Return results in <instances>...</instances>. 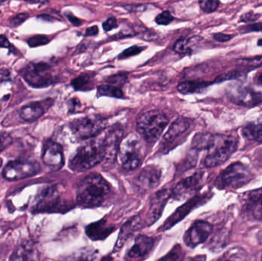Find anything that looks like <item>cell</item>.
Here are the masks:
<instances>
[{
    "label": "cell",
    "mask_w": 262,
    "mask_h": 261,
    "mask_svg": "<svg viewBox=\"0 0 262 261\" xmlns=\"http://www.w3.org/2000/svg\"><path fill=\"white\" fill-rule=\"evenodd\" d=\"M105 159L103 136L84 143L69 161V168L73 171L84 172L96 167Z\"/></svg>",
    "instance_id": "2"
},
{
    "label": "cell",
    "mask_w": 262,
    "mask_h": 261,
    "mask_svg": "<svg viewBox=\"0 0 262 261\" xmlns=\"http://www.w3.org/2000/svg\"><path fill=\"white\" fill-rule=\"evenodd\" d=\"M141 138L135 133H130L123 138L118 150V156L124 170H134L141 164L142 155Z\"/></svg>",
    "instance_id": "5"
},
{
    "label": "cell",
    "mask_w": 262,
    "mask_h": 261,
    "mask_svg": "<svg viewBox=\"0 0 262 261\" xmlns=\"http://www.w3.org/2000/svg\"><path fill=\"white\" fill-rule=\"evenodd\" d=\"M203 176H204V173L203 172H197L192 176L180 181L174 187L171 196L177 201L187 199L201 186Z\"/></svg>",
    "instance_id": "13"
},
{
    "label": "cell",
    "mask_w": 262,
    "mask_h": 261,
    "mask_svg": "<svg viewBox=\"0 0 262 261\" xmlns=\"http://www.w3.org/2000/svg\"><path fill=\"white\" fill-rule=\"evenodd\" d=\"M51 68L52 67L45 61L30 62L20 70V75L31 87L43 88L56 81V78L51 73Z\"/></svg>",
    "instance_id": "7"
},
{
    "label": "cell",
    "mask_w": 262,
    "mask_h": 261,
    "mask_svg": "<svg viewBox=\"0 0 262 261\" xmlns=\"http://www.w3.org/2000/svg\"><path fill=\"white\" fill-rule=\"evenodd\" d=\"M238 145V139L234 136L212 135L203 162L204 167L213 168L224 163L236 151Z\"/></svg>",
    "instance_id": "3"
},
{
    "label": "cell",
    "mask_w": 262,
    "mask_h": 261,
    "mask_svg": "<svg viewBox=\"0 0 262 261\" xmlns=\"http://www.w3.org/2000/svg\"><path fill=\"white\" fill-rule=\"evenodd\" d=\"M111 194L108 182L98 173H92L80 182L77 190V202L83 206L103 205Z\"/></svg>",
    "instance_id": "1"
},
{
    "label": "cell",
    "mask_w": 262,
    "mask_h": 261,
    "mask_svg": "<svg viewBox=\"0 0 262 261\" xmlns=\"http://www.w3.org/2000/svg\"><path fill=\"white\" fill-rule=\"evenodd\" d=\"M155 240L146 235H140L135 239L134 245L126 253L125 261H143L146 260L154 250Z\"/></svg>",
    "instance_id": "12"
},
{
    "label": "cell",
    "mask_w": 262,
    "mask_h": 261,
    "mask_svg": "<svg viewBox=\"0 0 262 261\" xmlns=\"http://www.w3.org/2000/svg\"><path fill=\"white\" fill-rule=\"evenodd\" d=\"M258 242H259L260 243L262 244V231H260V232L258 233Z\"/></svg>",
    "instance_id": "52"
},
{
    "label": "cell",
    "mask_w": 262,
    "mask_h": 261,
    "mask_svg": "<svg viewBox=\"0 0 262 261\" xmlns=\"http://www.w3.org/2000/svg\"><path fill=\"white\" fill-rule=\"evenodd\" d=\"M259 83H260V84H261V85H262V75H261V77H260V78H259Z\"/></svg>",
    "instance_id": "54"
},
{
    "label": "cell",
    "mask_w": 262,
    "mask_h": 261,
    "mask_svg": "<svg viewBox=\"0 0 262 261\" xmlns=\"http://www.w3.org/2000/svg\"><path fill=\"white\" fill-rule=\"evenodd\" d=\"M49 41H50V39L46 35H37L31 37L28 39V44H29V47L36 48L47 44Z\"/></svg>",
    "instance_id": "34"
},
{
    "label": "cell",
    "mask_w": 262,
    "mask_h": 261,
    "mask_svg": "<svg viewBox=\"0 0 262 261\" xmlns=\"http://www.w3.org/2000/svg\"><path fill=\"white\" fill-rule=\"evenodd\" d=\"M169 120L163 112L149 110L139 116L137 130L141 137L149 144H154L163 133Z\"/></svg>",
    "instance_id": "4"
},
{
    "label": "cell",
    "mask_w": 262,
    "mask_h": 261,
    "mask_svg": "<svg viewBox=\"0 0 262 261\" xmlns=\"http://www.w3.org/2000/svg\"><path fill=\"white\" fill-rule=\"evenodd\" d=\"M211 83L206 81H188L180 83L177 87V90L183 94L199 93L203 91L206 87L210 85Z\"/></svg>",
    "instance_id": "26"
},
{
    "label": "cell",
    "mask_w": 262,
    "mask_h": 261,
    "mask_svg": "<svg viewBox=\"0 0 262 261\" xmlns=\"http://www.w3.org/2000/svg\"><path fill=\"white\" fill-rule=\"evenodd\" d=\"M12 143V139L9 135H3L0 136V153L3 152L5 149L7 148Z\"/></svg>",
    "instance_id": "45"
},
{
    "label": "cell",
    "mask_w": 262,
    "mask_h": 261,
    "mask_svg": "<svg viewBox=\"0 0 262 261\" xmlns=\"http://www.w3.org/2000/svg\"><path fill=\"white\" fill-rule=\"evenodd\" d=\"M174 18L169 11H164L156 17V22L160 26H167L173 21Z\"/></svg>",
    "instance_id": "36"
},
{
    "label": "cell",
    "mask_w": 262,
    "mask_h": 261,
    "mask_svg": "<svg viewBox=\"0 0 262 261\" xmlns=\"http://www.w3.org/2000/svg\"><path fill=\"white\" fill-rule=\"evenodd\" d=\"M171 195H172V192L170 190L163 189L157 192L152 196L149 203V211L147 214L148 225H152L158 220Z\"/></svg>",
    "instance_id": "17"
},
{
    "label": "cell",
    "mask_w": 262,
    "mask_h": 261,
    "mask_svg": "<svg viewBox=\"0 0 262 261\" xmlns=\"http://www.w3.org/2000/svg\"><path fill=\"white\" fill-rule=\"evenodd\" d=\"M107 121L99 115H92L71 122L70 129L78 139H87L98 136L107 127Z\"/></svg>",
    "instance_id": "8"
},
{
    "label": "cell",
    "mask_w": 262,
    "mask_h": 261,
    "mask_svg": "<svg viewBox=\"0 0 262 261\" xmlns=\"http://www.w3.org/2000/svg\"><path fill=\"white\" fill-rule=\"evenodd\" d=\"M0 4H1V3H0Z\"/></svg>",
    "instance_id": "55"
},
{
    "label": "cell",
    "mask_w": 262,
    "mask_h": 261,
    "mask_svg": "<svg viewBox=\"0 0 262 261\" xmlns=\"http://www.w3.org/2000/svg\"><path fill=\"white\" fill-rule=\"evenodd\" d=\"M242 133L246 139L262 144V117L245 124Z\"/></svg>",
    "instance_id": "23"
},
{
    "label": "cell",
    "mask_w": 262,
    "mask_h": 261,
    "mask_svg": "<svg viewBox=\"0 0 262 261\" xmlns=\"http://www.w3.org/2000/svg\"><path fill=\"white\" fill-rule=\"evenodd\" d=\"M258 45L262 46V39H260L258 42Z\"/></svg>",
    "instance_id": "53"
},
{
    "label": "cell",
    "mask_w": 262,
    "mask_h": 261,
    "mask_svg": "<svg viewBox=\"0 0 262 261\" xmlns=\"http://www.w3.org/2000/svg\"><path fill=\"white\" fill-rule=\"evenodd\" d=\"M199 4L203 12H206V13H211L218 9L220 3L215 0H205V1L199 2Z\"/></svg>",
    "instance_id": "35"
},
{
    "label": "cell",
    "mask_w": 262,
    "mask_h": 261,
    "mask_svg": "<svg viewBox=\"0 0 262 261\" xmlns=\"http://www.w3.org/2000/svg\"><path fill=\"white\" fill-rule=\"evenodd\" d=\"M41 159L43 163L52 170L62 168L64 163L62 147L52 139H47L43 144Z\"/></svg>",
    "instance_id": "11"
},
{
    "label": "cell",
    "mask_w": 262,
    "mask_h": 261,
    "mask_svg": "<svg viewBox=\"0 0 262 261\" xmlns=\"http://www.w3.org/2000/svg\"><path fill=\"white\" fill-rule=\"evenodd\" d=\"M249 207L254 218L257 220L262 221V193L251 200Z\"/></svg>",
    "instance_id": "29"
},
{
    "label": "cell",
    "mask_w": 262,
    "mask_h": 261,
    "mask_svg": "<svg viewBox=\"0 0 262 261\" xmlns=\"http://www.w3.org/2000/svg\"><path fill=\"white\" fill-rule=\"evenodd\" d=\"M190 124L185 118H178L170 126L168 131L163 136V141L166 144L174 142L180 135L184 133L189 129Z\"/></svg>",
    "instance_id": "22"
},
{
    "label": "cell",
    "mask_w": 262,
    "mask_h": 261,
    "mask_svg": "<svg viewBox=\"0 0 262 261\" xmlns=\"http://www.w3.org/2000/svg\"><path fill=\"white\" fill-rule=\"evenodd\" d=\"M213 38L220 42H226V41H230L233 36L231 35H226V34L216 33L213 35Z\"/></svg>",
    "instance_id": "46"
},
{
    "label": "cell",
    "mask_w": 262,
    "mask_h": 261,
    "mask_svg": "<svg viewBox=\"0 0 262 261\" xmlns=\"http://www.w3.org/2000/svg\"><path fill=\"white\" fill-rule=\"evenodd\" d=\"M191 39H187L186 38H180L176 41L175 44H174V50L177 52V53L180 54H186L189 53L192 51V49L190 47Z\"/></svg>",
    "instance_id": "33"
},
{
    "label": "cell",
    "mask_w": 262,
    "mask_h": 261,
    "mask_svg": "<svg viewBox=\"0 0 262 261\" xmlns=\"http://www.w3.org/2000/svg\"><path fill=\"white\" fill-rule=\"evenodd\" d=\"M127 75L126 74H117L112 75L107 79V82L112 86L118 87V86L123 85L127 81Z\"/></svg>",
    "instance_id": "37"
},
{
    "label": "cell",
    "mask_w": 262,
    "mask_h": 261,
    "mask_svg": "<svg viewBox=\"0 0 262 261\" xmlns=\"http://www.w3.org/2000/svg\"><path fill=\"white\" fill-rule=\"evenodd\" d=\"M29 15L28 13H20L15 15V17L12 18L9 21V24L12 28H16L18 26H21L23 22L26 21L29 18Z\"/></svg>",
    "instance_id": "39"
},
{
    "label": "cell",
    "mask_w": 262,
    "mask_h": 261,
    "mask_svg": "<svg viewBox=\"0 0 262 261\" xmlns=\"http://www.w3.org/2000/svg\"><path fill=\"white\" fill-rule=\"evenodd\" d=\"M96 255L97 252L95 250L91 248H83L68 256L61 261H93Z\"/></svg>",
    "instance_id": "27"
},
{
    "label": "cell",
    "mask_w": 262,
    "mask_h": 261,
    "mask_svg": "<svg viewBox=\"0 0 262 261\" xmlns=\"http://www.w3.org/2000/svg\"><path fill=\"white\" fill-rule=\"evenodd\" d=\"M114 230L113 226L109 225L105 221L101 220L89 225L86 228V234L92 240H104Z\"/></svg>",
    "instance_id": "20"
},
{
    "label": "cell",
    "mask_w": 262,
    "mask_h": 261,
    "mask_svg": "<svg viewBox=\"0 0 262 261\" xmlns=\"http://www.w3.org/2000/svg\"><path fill=\"white\" fill-rule=\"evenodd\" d=\"M253 179V174L242 162L231 164L223 170L216 179V186L220 189L238 188L247 185Z\"/></svg>",
    "instance_id": "6"
},
{
    "label": "cell",
    "mask_w": 262,
    "mask_h": 261,
    "mask_svg": "<svg viewBox=\"0 0 262 261\" xmlns=\"http://www.w3.org/2000/svg\"><path fill=\"white\" fill-rule=\"evenodd\" d=\"M185 254L183 248L180 245H177L172 248V249L164 257L160 258L158 261H183Z\"/></svg>",
    "instance_id": "30"
},
{
    "label": "cell",
    "mask_w": 262,
    "mask_h": 261,
    "mask_svg": "<svg viewBox=\"0 0 262 261\" xmlns=\"http://www.w3.org/2000/svg\"><path fill=\"white\" fill-rule=\"evenodd\" d=\"M0 48L8 49L12 53H17V49L9 42V39L3 35H0Z\"/></svg>",
    "instance_id": "41"
},
{
    "label": "cell",
    "mask_w": 262,
    "mask_h": 261,
    "mask_svg": "<svg viewBox=\"0 0 262 261\" xmlns=\"http://www.w3.org/2000/svg\"><path fill=\"white\" fill-rule=\"evenodd\" d=\"M229 99L237 105L255 107L262 104V93L242 84H232L227 88Z\"/></svg>",
    "instance_id": "10"
},
{
    "label": "cell",
    "mask_w": 262,
    "mask_h": 261,
    "mask_svg": "<svg viewBox=\"0 0 262 261\" xmlns=\"http://www.w3.org/2000/svg\"><path fill=\"white\" fill-rule=\"evenodd\" d=\"M259 16V14H256L253 12H249L244 14L241 17V21H243V22H250V21H254L258 19Z\"/></svg>",
    "instance_id": "44"
},
{
    "label": "cell",
    "mask_w": 262,
    "mask_h": 261,
    "mask_svg": "<svg viewBox=\"0 0 262 261\" xmlns=\"http://www.w3.org/2000/svg\"><path fill=\"white\" fill-rule=\"evenodd\" d=\"M144 48L140 47V46L134 45L129 49H126L125 51L122 52L120 55V59H124V58H129V57L134 56V55H138L143 50Z\"/></svg>",
    "instance_id": "38"
},
{
    "label": "cell",
    "mask_w": 262,
    "mask_h": 261,
    "mask_svg": "<svg viewBox=\"0 0 262 261\" xmlns=\"http://www.w3.org/2000/svg\"><path fill=\"white\" fill-rule=\"evenodd\" d=\"M242 32H262V22L256 23V24L249 25L242 28Z\"/></svg>",
    "instance_id": "43"
},
{
    "label": "cell",
    "mask_w": 262,
    "mask_h": 261,
    "mask_svg": "<svg viewBox=\"0 0 262 261\" xmlns=\"http://www.w3.org/2000/svg\"><path fill=\"white\" fill-rule=\"evenodd\" d=\"M140 225H141L140 219L138 217L133 218L128 222H127L121 228V233H120L119 238H118L115 248L120 249V248L123 246L124 242L130 237L131 234L140 228Z\"/></svg>",
    "instance_id": "25"
},
{
    "label": "cell",
    "mask_w": 262,
    "mask_h": 261,
    "mask_svg": "<svg viewBox=\"0 0 262 261\" xmlns=\"http://www.w3.org/2000/svg\"><path fill=\"white\" fill-rule=\"evenodd\" d=\"M46 112L42 102H32L21 107L19 116L26 122L32 123L41 117Z\"/></svg>",
    "instance_id": "21"
},
{
    "label": "cell",
    "mask_w": 262,
    "mask_h": 261,
    "mask_svg": "<svg viewBox=\"0 0 262 261\" xmlns=\"http://www.w3.org/2000/svg\"><path fill=\"white\" fill-rule=\"evenodd\" d=\"M61 198L55 187L46 188L40 197L38 204V210L41 211H58L61 209Z\"/></svg>",
    "instance_id": "19"
},
{
    "label": "cell",
    "mask_w": 262,
    "mask_h": 261,
    "mask_svg": "<svg viewBox=\"0 0 262 261\" xmlns=\"http://www.w3.org/2000/svg\"><path fill=\"white\" fill-rule=\"evenodd\" d=\"M243 76V74L241 72H233L229 74H225L216 78V82H222V81H226V80L238 79Z\"/></svg>",
    "instance_id": "40"
},
{
    "label": "cell",
    "mask_w": 262,
    "mask_h": 261,
    "mask_svg": "<svg viewBox=\"0 0 262 261\" xmlns=\"http://www.w3.org/2000/svg\"><path fill=\"white\" fill-rule=\"evenodd\" d=\"M161 178V171L155 165H147L141 170L135 179L136 186L140 192L146 193L157 186Z\"/></svg>",
    "instance_id": "15"
},
{
    "label": "cell",
    "mask_w": 262,
    "mask_h": 261,
    "mask_svg": "<svg viewBox=\"0 0 262 261\" xmlns=\"http://www.w3.org/2000/svg\"><path fill=\"white\" fill-rule=\"evenodd\" d=\"M188 261H206V257L204 256H197V257L190 258Z\"/></svg>",
    "instance_id": "51"
},
{
    "label": "cell",
    "mask_w": 262,
    "mask_h": 261,
    "mask_svg": "<svg viewBox=\"0 0 262 261\" xmlns=\"http://www.w3.org/2000/svg\"><path fill=\"white\" fill-rule=\"evenodd\" d=\"M66 18L69 19V21L72 23V25L75 26H79L81 24V21L79 19V18H77L75 15H74L72 12H66Z\"/></svg>",
    "instance_id": "47"
},
{
    "label": "cell",
    "mask_w": 262,
    "mask_h": 261,
    "mask_svg": "<svg viewBox=\"0 0 262 261\" xmlns=\"http://www.w3.org/2000/svg\"><path fill=\"white\" fill-rule=\"evenodd\" d=\"M98 93L99 96H107L116 98H124V93L121 89L112 85L101 86L98 87Z\"/></svg>",
    "instance_id": "28"
},
{
    "label": "cell",
    "mask_w": 262,
    "mask_h": 261,
    "mask_svg": "<svg viewBox=\"0 0 262 261\" xmlns=\"http://www.w3.org/2000/svg\"><path fill=\"white\" fill-rule=\"evenodd\" d=\"M41 172L39 163L35 161H11L3 170V176L7 181H18L36 176Z\"/></svg>",
    "instance_id": "9"
},
{
    "label": "cell",
    "mask_w": 262,
    "mask_h": 261,
    "mask_svg": "<svg viewBox=\"0 0 262 261\" xmlns=\"http://www.w3.org/2000/svg\"><path fill=\"white\" fill-rule=\"evenodd\" d=\"M203 199H204V198L197 196V197L193 198L184 205H182L164 222L163 226L160 228V231H164L169 230V228L174 226L176 224L183 220L190 212V211L195 208Z\"/></svg>",
    "instance_id": "18"
},
{
    "label": "cell",
    "mask_w": 262,
    "mask_h": 261,
    "mask_svg": "<svg viewBox=\"0 0 262 261\" xmlns=\"http://www.w3.org/2000/svg\"><path fill=\"white\" fill-rule=\"evenodd\" d=\"M98 34V26H93L91 27L88 28L85 31V36H95V35Z\"/></svg>",
    "instance_id": "48"
},
{
    "label": "cell",
    "mask_w": 262,
    "mask_h": 261,
    "mask_svg": "<svg viewBox=\"0 0 262 261\" xmlns=\"http://www.w3.org/2000/svg\"><path fill=\"white\" fill-rule=\"evenodd\" d=\"M123 130L121 129H109L103 136L105 159L104 162L110 163L115 162L118 154L120 144L122 140Z\"/></svg>",
    "instance_id": "16"
},
{
    "label": "cell",
    "mask_w": 262,
    "mask_h": 261,
    "mask_svg": "<svg viewBox=\"0 0 262 261\" xmlns=\"http://www.w3.org/2000/svg\"><path fill=\"white\" fill-rule=\"evenodd\" d=\"M212 230V225L208 222L204 221L195 222L185 234V244L189 248H195L207 240Z\"/></svg>",
    "instance_id": "14"
},
{
    "label": "cell",
    "mask_w": 262,
    "mask_h": 261,
    "mask_svg": "<svg viewBox=\"0 0 262 261\" xmlns=\"http://www.w3.org/2000/svg\"><path fill=\"white\" fill-rule=\"evenodd\" d=\"M92 78V75L89 74H83L73 80L72 82V86L75 90H83L84 87L91 84Z\"/></svg>",
    "instance_id": "32"
},
{
    "label": "cell",
    "mask_w": 262,
    "mask_h": 261,
    "mask_svg": "<svg viewBox=\"0 0 262 261\" xmlns=\"http://www.w3.org/2000/svg\"><path fill=\"white\" fill-rule=\"evenodd\" d=\"M10 78V72L7 69L0 70V81H9Z\"/></svg>",
    "instance_id": "49"
},
{
    "label": "cell",
    "mask_w": 262,
    "mask_h": 261,
    "mask_svg": "<svg viewBox=\"0 0 262 261\" xmlns=\"http://www.w3.org/2000/svg\"><path fill=\"white\" fill-rule=\"evenodd\" d=\"M38 18L43 20V21H53L54 18L53 17L51 16V15H46V14H43V15H38Z\"/></svg>",
    "instance_id": "50"
},
{
    "label": "cell",
    "mask_w": 262,
    "mask_h": 261,
    "mask_svg": "<svg viewBox=\"0 0 262 261\" xmlns=\"http://www.w3.org/2000/svg\"><path fill=\"white\" fill-rule=\"evenodd\" d=\"M103 29H104V31H107V32H109V31L112 30V29H116L118 28V22H117L116 18L115 17H111L108 19L106 20L104 23H103Z\"/></svg>",
    "instance_id": "42"
},
{
    "label": "cell",
    "mask_w": 262,
    "mask_h": 261,
    "mask_svg": "<svg viewBox=\"0 0 262 261\" xmlns=\"http://www.w3.org/2000/svg\"><path fill=\"white\" fill-rule=\"evenodd\" d=\"M36 251L33 245L30 243L18 245L12 254L9 261H35Z\"/></svg>",
    "instance_id": "24"
},
{
    "label": "cell",
    "mask_w": 262,
    "mask_h": 261,
    "mask_svg": "<svg viewBox=\"0 0 262 261\" xmlns=\"http://www.w3.org/2000/svg\"><path fill=\"white\" fill-rule=\"evenodd\" d=\"M238 64L249 68H258L262 67V55L238 60Z\"/></svg>",
    "instance_id": "31"
}]
</instances>
